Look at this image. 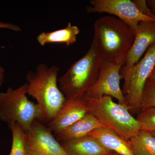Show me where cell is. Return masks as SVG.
I'll return each mask as SVG.
<instances>
[{"instance_id":"obj_1","label":"cell","mask_w":155,"mask_h":155,"mask_svg":"<svg viewBox=\"0 0 155 155\" xmlns=\"http://www.w3.org/2000/svg\"><path fill=\"white\" fill-rule=\"evenodd\" d=\"M94 27L93 38L104 61L123 66L134 41L135 30L113 16L99 18Z\"/></svg>"},{"instance_id":"obj_2","label":"cell","mask_w":155,"mask_h":155,"mask_svg":"<svg viewBox=\"0 0 155 155\" xmlns=\"http://www.w3.org/2000/svg\"><path fill=\"white\" fill-rule=\"evenodd\" d=\"M60 68L48 67L41 64L35 72L29 71L26 76L27 94L37 101L41 111L40 120L49 122L55 116L66 97L58 85Z\"/></svg>"},{"instance_id":"obj_3","label":"cell","mask_w":155,"mask_h":155,"mask_svg":"<svg viewBox=\"0 0 155 155\" xmlns=\"http://www.w3.org/2000/svg\"><path fill=\"white\" fill-rule=\"evenodd\" d=\"M104 60L93 38L85 54L75 61L58 79L60 90L66 98L82 97L96 81Z\"/></svg>"},{"instance_id":"obj_4","label":"cell","mask_w":155,"mask_h":155,"mask_svg":"<svg viewBox=\"0 0 155 155\" xmlns=\"http://www.w3.org/2000/svg\"><path fill=\"white\" fill-rule=\"evenodd\" d=\"M88 113L96 118L102 127L112 130L128 141L138 130L139 124L127 107L114 102L112 97L99 98L85 96Z\"/></svg>"},{"instance_id":"obj_5","label":"cell","mask_w":155,"mask_h":155,"mask_svg":"<svg viewBox=\"0 0 155 155\" xmlns=\"http://www.w3.org/2000/svg\"><path fill=\"white\" fill-rule=\"evenodd\" d=\"M27 94L25 83L0 93V120L7 123L9 128L18 123L27 132L35 120L40 119L39 107L28 99Z\"/></svg>"},{"instance_id":"obj_6","label":"cell","mask_w":155,"mask_h":155,"mask_svg":"<svg viewBox=\"0 0 155 155\" xmlns=\"http://www.w3.org/2000/svg\"><path fill=\"white\" fill-rule=\"evenodd\" d=\"M155 67V45L149 47L142 59L132 68L122 91L129 111L140 112L143 88Z\"/></svg>"},{"instance_id":"obj_7","label":"cell","mask_w":155,"mask_h":155,"mask_svg":"<svg viewBox=\"0 0 155 155\" xmlns=\"http://www.w3.org/2000/svg\"><path fill=\"white\" fill-rule=\"evenodd\" d=\"M90 4L89 12L115 15L134 30L141 21H155V18L142 14L130 0H92Z\"/></svg>"},{"instance_id":"obj_8","label":"cell","mask_w":155,"mask_h":155,"mask_svg":"<svg viewBox=\"0 0 155 155\" xmlns=\"http://www.w3.org/2000/svg\"><path fill=\"white\" fill-rule=\"evenodd\" d=\"M122 67L121 65L104 61L97 79L87 91L85 96L99 98L105 95L109 96L117 100L119 104L127 107L126 100L120 87V81L122 79L120 70Z\"/></svg>"},{"instance_id":"obj_9","label":"cell","mask_w":155,"mask_h":155,"mask_svg":"<svg viewBox=\"0 0 155 155\" xmlns=\"http://www.w3.org/2000/svg\"><path fill=\"white\" fill-rule=\"evenodd\" d=\"M25 133L27 155H68L51 131L37 119Z\"/></svg>"},{"instance_id":"obj_10","label":"cell","mask_w":155,"mask_h":155,"mask_svg":"<svg viewBox=\"0 0 155 155\" xmlns=\"http://www.w3.org/2000/svg\"><path fill=\"white\" fill-rule=\"evenodd\" d=\"M135 31L134 41L120 70V75L124 81L123 86L127 84L134 65L149 47L155 45V21L140 22Z\"/></svg>"},{"instance_id":"obj_11","label":"cell","mask_w":155,"mask_h":155,"mask_svg":"<svg viewBox=\"0 0 155 155\" xmlns=\"http://www.w3.org/2000/svg\"><path fill=\"white\" fill-rule=\"evenodd\" d=\"M88 113L85 96L76 98H66L48 128L56 135Z\"/></svg>"},{"instance_id":"obj_12","label":"cell","mask_w":155,"mask_h":155,"mask_svg":"<svg viewBox=\"0 0 155 155\" xmlns=\"http://www.w3.org/2000/svg\"><path fill=\"white\" fill-rule=\"evenodd\" d=\"M60 143L68 155H106L113 152L90 135Z\"/></svg>"},{"instance_id":"obj_13","label":"cell","mask_w":155,"mask_h":155,"mask_svg":"<svg viewBox=\"0 0 155 155\" xmlns=\"http://www.w3.org/2000/svg\"><path fill=\"white\" fill-rule=\"evenodd\" d=\"M102 127L96 118L88 113L83 118L56 135V139L61 142L81 138L88 135L93 130Z\"/></svg>"},{"instance_id":"obj_14","label":"cell","mask_w":155,"mask_h":155,"mask_svg":"<svg viewBox=\"0 0 155 155\" xmlns=\"http://www.w3.org/2000/svg\"><path fill=\"white\" fill-rule=\"evenodd\" d=\"M88 135L94 137L112 151L122 155H134L130 150L128 142L107 128L103 127L97 128Z\"/></svg>"},{"instance_id":"obj_15","label":"cell","mask_w":155,"mask_h":155,"mask_svg":"<svg viewBox=\"0 0 155 155\" xmlns=\"http://www.w3.org/2000/svg\"><path fill=\"white\" fill-rule=\"evenodd\" d=\"M80 32V29L77 26L69 22L67 27L63 29L41 32L37 36V40L42 46L54 43H63L69 46L76 42L77 36Z\"/></svg>"},{"instance_id":"obj_16","label":"cell","mask_w":155,"mask_h":155,"mask_svg":"<svg viewBox=\"0 0 155 155\" xmlns=\"http://www.w3.org/2000/svg\"><path fill=\"white\" fill-rule=\"evenodd\" d=\"M127 142L134 155H155V136L151 132L140 129Z\"/></svg>"},{"instance_id":"obj_17","label":"cell","mask_w":155,"mask_h":155,"mask_svg":"<svg viewBox=\"0 0 155 155\" xmlns=\"http://www.w3.org/2000/svg\"><path fill=\"white\" fill-rule=\"evenodd\" d=\"M12 131V142L9 155H27L25 146V133L18 123L10 128Z\"/></svg>"},{"instance_id":"obj_18","label":"cell","mask_w":155,"mask_h":155,"mask_svg":"<svg viewBox=\"0 0 155 155\" xmlns=\"http://www.w3.org/2000/svg\"><path fill=\"white\" fill-rule=\"evenodd\" d=\"M136 119L139 124L140 129L155 132V107L140 111Z\"/></svg>"},{"instance_id":"obj_19","label":"cell","mask_w":155,"mask_h":155,"mask_svg":"<svg viewBox=\"0 0 155 155\" xmlns=\"http://www.w3.org/2000/svg\"><path fill=\"white\" fill-rule=\"evenodd\" d=\"M151 107H155V80L148 78L143 91L140 111Z\"/></svg>"},{"instance_id":"obj_20","label":"cell","mask_w":155,"mask_h":155,"mask_svg":"<svg viewBox=\"0 0 155 155\" xmlns=\"http://www.w3.org/2000/svg\"><path fill=\"white\" fill-rule=\"evenodd\" d=\"M133 2L137 8L142 14L152 18H155V15L153 14L145 0H133Z\"/></svg>"},{"instance_id":"obj_21","label":"cell","mask_w":155,"mask_h":155,"mask_svg":"<svg viewBox=\"0 0 155 155\" xmlns=\"http://www.w3.org/2000/svg\"><path fill=\"white\" fill-rule=\"evenodd\" d=\"M0 28L9 29L15 31H20L22 30L21 28L17 25L2 22H0Z\"/></svg>"},{"instance_id":"obj_22","label":"cell","mask_w":155,"mask_h":155,"mask_svg":"<svg viewBox=\"0 0 155 155\" xmlns=\"http://www.w3.org/2000/svg\"><path fill=\"white\" fill-rule=\"evenodd\" d=\"M146 2L153 14L155 15V0H147Z\"/></svg>"},{"instance_id":"obj_23","label":"cell","mask_w":155,"mask_h":155,"mask_svg":"<svg viewBox=\"0 0 155 155\" xmlns=\"http://www.w3.org/2000/svg\"><path fill=\"white\" fill-rule=\"evenodd\" d=\"M5 70L4 68L0 65V87L2 86L5 78Z\"/></svg>"},{"instance_id":"obj_24","label":"cell","mask_w":155,"mask_h":155,"mask_svg":"<svg viewBox=\"0 0 155 155\" xmlns=\"http://www.w3.org/2000/svg\"><path fill=\"white\" fill-rule=\"evenodd\" d=\"M149 78H151V79L155 80V67Z\"/></svg>"},{"instance_id":"obj_25","label":"cell","mask_w":155,"mask_h":155,"mask_svg":"<svg viewBox=\"0 0 155 155\" xmlns=\"http://www.w3.org/2000/svg\"><path fill=\"white\" fill-rule=\"evenodd\" d=\"M106 155H122L121 154H119V153H116V152H111V153H110Z\"/></svg>"},{"instance_id":"obj_26","label":"cell","mask_w":155,"mask_h":155,"mask_svg":"<svg viewBox=\"0 0 155 155\" xmlns=\"http://www.w3.org/2000/svg\"><path fill=\"white\" fill-rule=\"evenodd\" d=\"M151 133H152L155 136V132H151Z\"/></svg>"}]
</instances>
